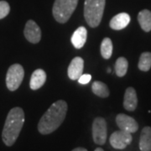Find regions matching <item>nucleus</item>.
I'll list each match as a JSON object with an SVG mask.
<instances>
[{
  "instance_id": "f257e3e1",
  "label": "nucleus",
  "mask_w": 151,
  "mask_h": 151,
  "mask_svg": "<svg viewBox=\"0 0 151 151\" xmlns=\"http://www.w3.org/2000/svg\"><path fill=\"white\" fill-rule=\"evenodd\" d=\"M67 109V103L64 100L55 102L40 119L38 131L43 135L53 133L64 122Z\"/></svg>"
},
{
  "instance_id": "f03ea898",
  "label": "nucleus",
  "mask_w": 151,
  "mask_h": 151,
  "mask_svg": "<svg viewBox=\"0 0 151 151\" xmlns=\"http://www.w3.org/2000/svg\"><path fill=\"white\" fill-rule=\"evenodd\" d=\"M24 123V113L21 108H14L8 113L2 132V139L4 145L11 147L19 138Z\"/></svg>"
},
{
  "instance_id": "7ed1b4c3",
  "label": "nucleus",
  "mask_w": 151,
  "mask_h": 151,
  "mask_svg": "<svg viewBox=\"0 0 151 151\" xmlns=\"http://www.w3.org/2000/svg\"><path fill=\"white\" fill-rule=\"evenodd\" d=\"M104 8L105 0H85L84 17L90 27L96 28L100 24Z\"/></svg>"
},
{
  "instance_id": "20e7f679",
  "label": "nucleus",
  "mask_w": 151,
  "mask_h": 151,
  "mask_svg": "<svg viewBox=\"0 0 151 151\" xmlns=\"http://www.w3.org/2000/svg\"><path fill=\"white\" fill-rule=\"evenodd\" d=\"M78 4V0H55L52 9L55 19L60 24H65L70 16Z\"/></svg>"
},
{
  "instance_id": "39448f33",
  "label": "nucleus",
  "mask_w": 151,
  "mask_h": 151,
  "mask_svg": "<svg viewBox=\"0 0 151 151\" xmlns=\"http://www.w3.org/2000/svg\"><path fill=\"white\" fill-rule=\"evenodd\" d=\"M24 76V70L21 65L14 64L9 68L6 75V86L8 89L14 92L21 85Z\"/></svg>"
},
{
  "instance_id": "423d86ee",
  "label": "nucleus",
  "mask_w": 151,
  "mask_h": 151,
  "mask_svg": "<svg viewBox=\"0 0 151 151\" xmlns=\"http://www.w3.org/2000/svg\"><path fill=\"white\" fill-rule=\"evenodd\" d=\"M92 139L95 144L105 145L108 136V127L106 120L102 117H97L93 120L92 127Z\"/></svg>"
},
{
  "instance_id": "0eeeda50",
  "label": "nucleus",
  "mask_w": 151,
  "mask_h": 151,
  "mask_svg": "<svg viewBox=\"0 0 151 151\" xmlns=\"http://www.w3.org/2000/svg\"><path fill=\"white\" fill-rule=\"evenodd\" d=\"M132 134L123 130L113 132L109 138L110 145L116 150H124L132 143Z\"/></svg>"
},
{
  "instance_id": "6e6552de",
  "label": "nucleus",
  "mask_w": 151,
  "mask_h": 151,
  "mask_svg": "<svg viewBox=\"0 0 151 151\" xmlns=\"http://www.w3.org/2000/svg\"><path fill=\"white\" fill-rule=\"evenodd\" d=\"M116 124L120 130L133 134L139 129V124L134 118L124 113H119L116 117Z\"/></svg>"
},
{
  "instance_id": "1a4fd4ad",
  "label": "nucleus",
  "mask_w": 151,
  "mask_h": 151,
  "mask_svg": "<svg viewBox=\"0 0 151 151\" xmlns=\"http://www.w3.org/2000/svg\"><path fill=\"white\" fill-rule=\"evenodd\" d=\"M24 36L28 41L32 44H37L41 40V30L37 24L34 20H28L24 30Z\"/></svg>"
},
{
  "instance_id": "9d476101",
  "label": "nucleus",
  "mask_w": 151,
  "mask_h": 151,
  "mask_svg": "<svg viewBox=\"0 0 151 151\" xmlns=\"http://www.w3.org/2000/svg\"><path fill=\"white\" fill-rule=\"evenodd\" d=\"M84 68V60L81 57H75L70 61L68 66V76L70 80H78V78L82 75Z\"/></svg>"
},
{
  "instance_id": "9b49d317",
  "label": "nucleus",
  "mask_w": 151,
  "mask_h": 151,
  "mask_svg": "<svg viewBox=\"0 0 151 151\" xmlns=\"http://www.w3.org/2000/svg\"><path fill=\"white\" fill-rule=\"evenodd\" d=\"M138 105V97L137 93L134 87H128L125 91L124 97V107L129 111H134Z\"/></svg>"
},
{
  "instance_id": "f8f14e48",
  "label": "nucleus",
  "mask_w": 151,
  "mask_h": 151,
  "mask_svg": "<svg viewBox=\"0 0 151 151\" xmlns=\"http://www.w3.org/2000/svg\"><path fill=\"white\" fill-rule=\"evenodd\" d=\"M130 22V16L127 13H120L110 20L109 26L115 30H121L126 28Z\"/></svg>"
},
{
  "instance_id": "ddd939ff",
  "label": "nucleus",
  "mask_w": 151,
  "mask_h": 151,
  "mask_svg": "<svg viewBox=\"0 0 151 151\" xmlns=\"http://www.w3.org/2000/svg\"><path fill=\"white\" fill-rule=\"evenodd\" d=\"M87 37V30L85 27L81 26L77 28L71 36V43L76 49H81L84 46Z\"/></svg>"
},
{
  "instance_id": "4468645a",
  "label": "nucleus",
  "mask_w": 151,
  "mask_h": 151,
  "mask_svg": "<svg viewBox=\"0 0 151 151\" xmlns=\"http://www.w3.org/2000/svg\"><path fill=\"white\" fill-rule=\"evenodd\" d=\"M45 81H46L45 71L42 69H37L33 72L31 76L29 86L32 90H37L43 86Z\"/></svg>"
},
{
  "instance_id": "2eb2a0df",
  "label": "nucleus",
  "mask_w": 151,
  "mask_h": 151,
  "mask_svg": "<svg viewBox=\"0 0 151 151\" xmlns=\"http://www.w3.org/2000/svg\"><path fill=\"white\" fill-rule=\"evenodd\" d=\"M139 147L141 151H151V127H145L140 134Z\"/></svg>"
},
{
  "instance_id": "dca6fc26",
  "label": "nucleus",
  "mask_w": 151,
  "mask_h": 151,
  "mask_svg": "<svg viewBox=\"0 0 151 151\" xmlns=\"http://www.w3.org/2000/svg\"><path fill=\"white\" fill-rule=\"evenodd\" d=\"M138 21L145 32H150L151 30V11L148 9L141 10L138 14Z\"/></svg>"
},
{
  "instance_id": "f3484780",
  "label": "nucleus",
  "mask_w": 151,
  "mask_h": 151,
  "mask_svg": "<svg viewBox=\"0 0 151 151\" xmlns=\"http://www.w3.org/2000/svg\"><path fill=\"white\" fill-rule=\"evenodd\" d=\"M92 92L100 97H108L109 96V90L108 86L102 81H96L92 85Z\"/></svg>"
},
{
  "instance_id": "a211bd4d",
  "label": "nucleus",
  "mask_w": 151,
  "mask_h": 151,
  "mask_svg": "<svg viewBox=\"0 0 151 151\" xmlns=\"http://www.w3.org/2000/svg\"><path fill=\"white\" fill-rule=\"evenodd\" d=\"M129 67V62L126 58L124 57H119L116 60L115 63V72L116 75L119 77H123L126 75L127 70Z\"/></svg>"
},
{
  "instance_id": "6ab92c4d",
  "label": "nucleus",
  "mask_w": 151,
  "mask_h": 151,
  "mask_svg": "<svg viewBox=\"0 0 151 151\" xmlns=\"http://www.w3.org/2000/svg\"><path fill=\"white\" fill-rule=\"evenodd\" d=\"M113 54V42L110 38H104L101 44V55L104 59H109Z\"/></svg>"
},
{
  "instance_id": "aec40b11",
  "label": "nucleus",
  "mask_w": 151,
  "mask_h": 151,
  "mask_svg": "<svg viewBox=\"0 0 151 151\" xmlns=\"http://www.w3.org/2000/svg\"><path fill=\"white\" fill-rule=\"evenodd\" d=\"M139 69L142 71H148L151 68V52H143L141 54L139 64H138Z\"/></svg>"
},
{
  "instance_id": "412c9836",
  "label": "nucleus",
  "mask_w": 151,
  "mask_h": 151,
  "mask_svg": "<svg viewBox=\"0 0 151 151\" xmlns=\"http://www.w3.org/2000/svg\"><path fill=\"white\" fill-rule=\"evenodd\" d=\"M10 12V6L6 1H0V19L5 18Z\"/></svg>"
},
{
  "instance_id": "4be33fe9",
  "label": "nucleus",
  "mask_w": 151,
  "mask_h": 151,
  "mask_svg": "<svg viewBox=\"0 0 151 151\" xmlns=\"http://www.w3.org/2000/svg\"><path fill=\"white\" fill-rule=\"evenodd\" d=\"M91 80H92V76L90 75V74H82L78 78L77 81L81 84H87Z\"/></svg>"
},
{
  "instance_id": "5701e85b",
  "label": "nucleus",
  "mask_w": 151,
  "mask_h": 151,
  "mask_svg": "<svg viewBox=\"0 0 151 151\" xmlns=\"http://www.w3.org/2000/svg\"><path fill=\"white\" fill-rule=\"evenodd\" d=\"M71 151H87V150L85 149V148H82V147H77V148L72 150Z\"/></svg>"
},
{
  "instance_id": "b1692460",
  "label": "nucleus",
  "mask_w": 151,
  "mask_h": 151,
  "mask_svg": "<svg viewBox=\"0 0 151 151\" xmlns=\"http://www.w3.org/2000/svg\"><path fill=\"white\" fill-rule=\"evenodd\" d=\"M94 151H104V150H103L102 148H97V149H96Z\"/></svg>"
},
{
  "instance_id": "393cba45",
  "label": "nucleus",
  "mask_w": 151,
  "mask_h": 151,
  "mask_svg": "<svg viewBox=\"0 0 151 151\" xmlns=\"http://www.w3.org/2000/svg\"><path fill=\"white\" fill-rule=\"evenodd\" d=\"M111 71V70H110V68H108V72H110Z\"/></svg>"
}]
</instances>
